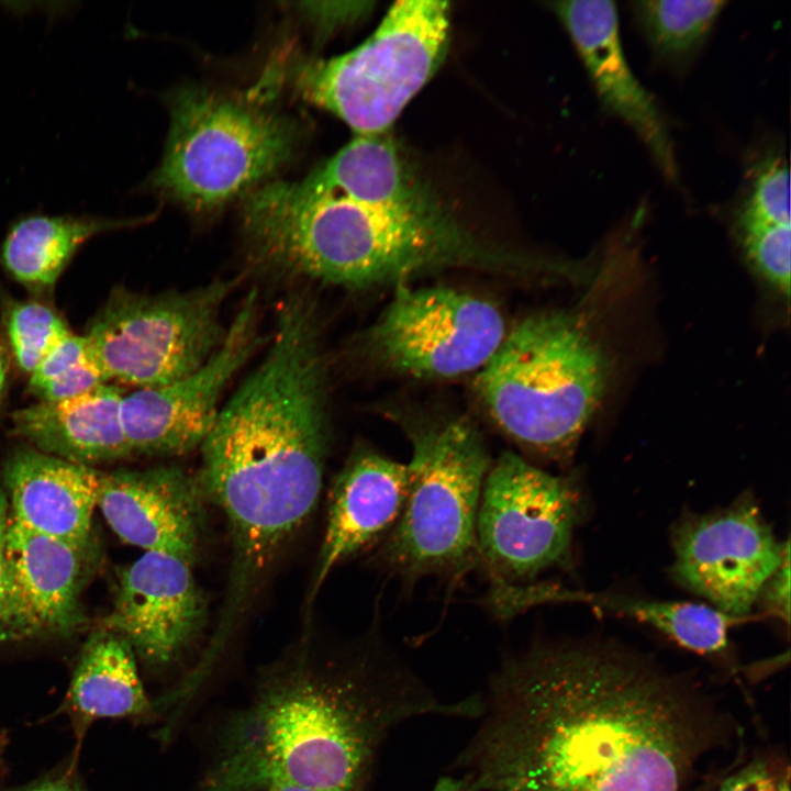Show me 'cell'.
<instances>
[{
    "label": "cell",
    "instance_id": "d590c367",
    "mask_svg": "<svg viewBox=\"0 0 791 791\" xmlns=\"http://www.w3.org/2000/svg\"><path fill=\"white\" fill-rule=\"evenodd\" d=\"M264 791H321L317 789L292 784V783H275L267 787Z\"/></svg>",
    "mask_w": 791,
    "mask_h": 791
},
{
    "label": "cell",
    "instance_id": "7402d4cb",
    "mask_svg": "<svg viewBox=\"0 0 791 791\" xmlns=\"http://www.w3.org/2000/svg\"><path fill=\"white\" fill-rule=\"evenodd\" d=\"M149 218L27 213L10 225L1 244L0 259L20 283L34 292H45L54 287L77 252L90 239L137 226Z\"/></svg>",
    "mask_w": 791,
    "mask_h": 791
},
{
    "label": "cell",
    "instance_id": "8992f818",
    "mask_svg": "<svg viewBox=\"0 0 791 791\" xmlns=\"http://www.w3.org/2000/svg\"><path fill=\"white\" fill-rule=\"evenodd\" d=\"M290 118L242 97L189 87L170 101V127L152 187L188 210L210 212L253 191L292 156Z\"/></svg>",
    "mask_w": 791,
    "mask_h": 791
},
{
    "label": "cell",
    "instance_id": "ffe728a7",
    "mask_svg": "<svg viewBox=\"0 0 791 791\" xmlns=\"http://www.w3.org/2000/svg\"><path fill=\"white\" fill-rule=\"evenodd\" d=\"M123 394L104 383L69 399L38 401L12 412L11 431L32 448L75 464L116 461L133 455L121 422Z\"/></svg>",
    "mask_w": 791,
    "mask_h": 791
},
{
    "label": "cell",
    "instance_id": "4316f807",
    "mask_svg": "<svg viewBox=\"0 0 791 791\" xmlns=\"http://www.w3.org/2000/svg\"><path fill=\"white\" fill-rule=\"evenodd\" d=\"M751 264L777 290L790 293V225H738Z\"/></svg>",
    "mask_w": 791,
    "mask_h": 791
},
{
    "label": "cell",
    "instance_id": "836d02e7",
    "mask_svg": "<svg viewBox=\"0 0 791 791\" xmlns=\"http://www.w3.org/2000/svg\"><path fill=\"white\" fill-rule=\"evenodd\" d=\"M9 502L5 491L0 487V610L3 600L5 577V544L9 523Z\"/></svg>",
    "mask_w": 791,
    "mask_h": 791
},
{
    "label": "cell",
    "instance_id": "30bf717a",
    "mask_svg": "<svg viewBox=\"0 0 791 791\" xmlns=\"http://www.w3.org/2000/svg\"><path fill=\"white\" fill-rule=\"evenodd\" d=\"M582 512L571 477L546 472L505 452L486 476L476 519L479 562L490 595L515 588L561 565Z\"/></svg>",
    "mask_w": 791,
    "mask_h": 791
},
{
    "label": "cell",
    "instance_id": "f546056e",
    "mask_svg": "<svg viewBox=\"0 0 791 791\" xmlns=\"http://www.w3.org/2000/svg\"><path fill=\"white\" fill-rule=\"evenodd\" d=\"M720 791H790L789 768L778 775L757 760L724 780Z\"/></svg>",
    "mask_w": 791,
    "mask_h": 791
},
{
    "label": "cell",
    "instance_id": "5b68a950",
    "mask_svg": "<svg viewBox=\"0 0 791 791\" xmlns=\"http://www.w3.org/2000/svg\"><path fill=\"white\" fill-rule=\"evenodd\" d=\"M609 361L580 317H525L478 371L477 393L499 428L522 447L562 457L598 408Z\"/></svg>",
    "mask_w": 791,
    "mask_h": 791
},
{
    "label": "cell",
    "instance_id": "9a60e30c",
    "mask_svg": "<svg viewBox=\"0 0 791 791\" xmlns=\"http://www.w3.org/2000/svg\"><path fill=\"white\" fill-rule=\"evenodd\" d=\"M204 615L190 565L166 553L145 552L120 571L104 630L124 638L148 666L164 667L194 638Z\"/></svg>",
    "mask_w": 791,
    "mask_h": 791
},
{
    "label": "cell",
    "instance_id": "3957f363",
    "mask_svg": "<svg viewBox=\"0 0 791 791\" xmlns=\"http://www.w3.org/2000/svg\"><path fill=\"white\" fill-rule=\"evenodd\" d=\"M381 647L346 658L296 656L269 670L222 727L194 791L292 783L366 791L387 738L408 721L464 717Z\"/></svg>",
    "mask_w": 791,
    "mask_h": 791
},
{
    "label": "cell",
    "instance_id": "e575fe53",
    "mask_svg": "<svg viewBox=\"0 0 791 791\" xmlns=\"http://www.w3.org/2000/svg\"><path fill=\"white\" fill-rule=\"evenodd\" d=\"M431 791H478L459 776L441 777Z\"/></svg>",
    "mask_w": 791,
    "mask_h": 791
},
{
    "label": "cell",
    "instance_id": "8d00e7d4",
    "mask_svg": "<svg viewBox=\"0 0 791 791\" xmlns=\"http://www.w3.org/2000/svg\"><path fill=\"white\" fill-rule=\"evenodd\" d=\"M5 746H7V739L3 735V733L0 731V778L5 772Z\"/></svg>",
    "mask_w": 791,
    "mask_h": 791
},
{
    "label": "cell",
    "instance_id": "83f0119b",
    "mask_svg": "<svg viewBox=\"0 0 791 791\" xmlns=\"http://www.w3.org/2000/svg\"><path fill=\"white\" fill-rule=\"evenodd\" d=\"M86 357L85 336L71 332L47 353L30 374L29 392L36 397L47 385L80 364Z\"/></svg>",
    "mask_w": 791,
    "mask_h": 791
},
{
    "label": "cell",
    "instance_id": "277c9868",
    "mask_svg": "<svg viewBox=\"0 0 791 791\" xmlns=\"http://www.w3.org/2000/svg\"><path fill=\"white\" fill-rule=\"evenodd\" d=\"M242 229L261 265L349 289L398 286L448 268L510 275L537 259L474 235L434 194L410 203L355 199L316 181H272L243 198Z\"/></svg>",
    "mask_w": 791,
    "mask_h": 791
},
{
    "label": "cell",
    "instance_id": "4fadbf2b",
    "mask_svg": "<svg viewBox=\"0 0 791 791\" xmlns=\"http://www.w3.org/2000/svg\"><path fill=\"white\" fill-rule=\"evenodd\" d=\"M671 573L723 613L743 617L790 555L754 501L680 520L672 530Z\"/></svg>",
    "mask_w": 791,
    "mask_h": 791
},
{
    "label": "cell",
    "instance_id": "d6a6232c",
    "mask_svg": "<svg viewBox=\"0 0 791 791\" xmlns=\"http://www.w3.org/2000/svg\"><path fill=\"white\" fill-rule=\"evenodd\" d=\"M77 757L35 781L10 791H87L76 770Z\"/></svg>",
    "mask_w": 791,
    "mask_h": 791
},
{
    "label": "cell",
    "instance_id": "52a82bcc",
    "mask_svg": "<svg viewBox=\"0 0 791 791\" xmlns=\"http://www.w3.org/2000/svg\"><path fill=\"white\" fill-rule=\"evenodd\" d=\"M412 456L403 511L379 557L405 581L459 580L479 564L476 519L492 464L483 438L465 419L409 430Z\"/></svg>",
    "mask_w": 791,
    "mask_h": 791
},
{
    "label": "cell",
    "instance_id": "5bb4252c",
    "mask_svg": "<svg viewBox=\"0 0 791 791\" xmlns=\"http://www.w3.org/2000/svg\"><path fill=\"white\" fill-rule=\"evenodd\" d=\"M88 547L36 533L9 515L0 640L65 636L81 625Z\"/></svg>",
    "mask_w": 791,
    "mask_h": 791
},
{
    "label": "cell",
    "instance_id": "484cf974",
    "mask_svg": "<svg viewBox=\"0 0 791 791\" xmlns=\"http://www.w3.org/2000/svg\"><path fill=\"white\" fill-rule=\"evenodd\" d=\"M789 168L781 157L770 158L757 174L738 225H790Z\"/></svg>",
    "mask_w": 791,
    "mask_h": 791
},
{
    "label": "cell",
    "instance_id": "f1b7e54d",
    "mask_svg": "<svg viewBox=\"0 0 791 791\" xmlns=\"http://www.w3.org/2000/svg\"><path fill=\"white\" fill-rule=\"evenodd\" d=\"M108 383L96 363L88 356L69 371L47 385L36 398L40 401H58L82 394Z\"/></svg>",
    "mask_w": 791,
    "mask_h": 791
},
{
    "label": "cell",
    "instance_id": "1f68e13d",
    "mask_svg": "<svg viewBox=\"0 0 791 791\" xmlns=\"http://www.w3.org/2000/svg\"><path fill=\"white\" fill-rule=\"evenodd\" d=\"M304 4L307 14L309 13L314 21H320L323 30L333 29L341 23L344 24L363 16L370 5L369 2H332L330 3L331 8L326 7L325 2Z\"/></svg>",
    "mask_w": 791,
    "mask_h": 791
},
{
    "label": "cell",
    "instance_id": "44dd1931",
    "mask_svg": "<svg viewBox=\"0 0 791 791\" xmlns=\"http://www.w3.org/2000/svg\"><path fill=\"white\" fill-rule=\"evenodd\" d=\"M152 711L131 646L115 633L96 632L81 649L58 711L70 718L78 743L94 721Z\"/></svg>",
    "mask_w": 791,
    "mask_h": 791
},
{
    "label": "cell",
    "instance_id": "74e56055",
    "mask_svg": "<svg viewBox=\"0 0 791 791\" xmlns=\"http://www.w3.org/2000/svg\"><path fill=\"white\" fill-rule=\"evenodd\" d=\"M7 380V365L3 355L0 350V400L3 394L4 386Z\"/></svg>",
    "mask_w": 791,
    "mask_h": 791
},
{
    "label": "cell",
    "instance_id": "ac0fdd59",
    "mask_svg": "<svg viewBox=\"0 0 791 791\" xmlns=\"http://www.w3.org/2000/svg\"><path fill=\"white\" fill-rule=\"evenodd\" d=\"M409 486L408 464L368 449L350 456L331 490L311 600L339 562L389 535L403 511Z\"/></svg>",
    "mask_w": 791,
    "mask_h": 791
},
{
    "label": "cell",
    "instance_id": "7a4b0ae2",
    "mask_svg": "<svg viewBox=\"0 0 791 791\" xmlns=\"http://www.w3.org/2000/svg\"><path fill=\"white\" fill-rule=\"evenodd\" d=\"M327 366L315 301L290 293L257 367L200 445L204 498L229 520L233 562L218 633L229 636L281 547L313 511L328 448Z\"/></svg>",
    "mask_w": 791,
    "mask_h": 791
},
{
    "label": "cell",
    "instance_id": "cb8c5ba5",
    "mask_svg": "<svg viewBox=\"0 0 791 791\" xmlns=\"http://www.w3.org/2000/svg\"><path fill=\"white\" fill-rule=\"evenodd\" d=\"M726 1L647 0L633 11L654 52L678 62L693 55L706 38Z\"/></svg>",
    "mask_w": 791,
    "mask_h": 791
},
{
    "label": "cell",
    "instance_id": "9c48e42d",
    "mask_svg": "<svg viewBox=\"0 0 791 791\" xmlns=\"http://www.w3.org/2000/svg\"><path fill=\"white\" fill-rule=\"evenodd\" d=\"M241 276L189 290L141 293L115 288L85 336L88 356L108 383L165 386L205 361L227 326L222 310Z\"/></svg>",
    "mask_w": 791,
    "mask_h": 791
},
{
    "label": "cell",
    "instance_id": "603a6c76",
    "mask_svg": "<svg viewBox=\"0 0 791 791\" xmlns=\"http://www.w3.org/2000/svg\"><path fill=\"white\" fill-rule=\"evenodd\" d=\"M590 602L647 624L699 654H713L725 648L729 628L745 620L695 602L615 595H592Z\"/></svg>",
    "mask_w": 791,
    "mask_h": 791
},
{
    "label": "cell",
    "instance_id": "d6986e66",
    "mask_svg": "<svg viewBox=\"0 0 791 791\" xmlns=\"http://www.w3.org/2000/svg\"><path fill=\"white\" fill-rule=\"evenodd\" d=\"M99 476L93 467L18 449L3 475L10 515L36 533L88 546Z\"/></svg>",
    "mask_w": 791,
    "mask_h": 791
},
{
    "label": "cell",
    "instance_id": "8fae6325",
    "mask_svg": "<svg viewBox=\"0 0 791 791\" xmlns=\"http://www.w3.org/2000/svg\"><path fill=\"white\" fill-rule=\"evenodd\" d=\"M504 337L503 316L490 301L447 287L400 285L366 343L397 372L447 379L479 371Z\"/></svg>",
    "mask_w": 791,
    "mask_h": 791
},
{
    "label": "cell",
    "instance_id": "e0dca14e",
    "mask_svg": "<svg viewBox=\"0 0 791 791\" xmlns=\"http://www.w3.org/2000/svg\"><path fill=\"white\" fill-rule=\"evenodd\" d=\"M552 7L568 31L604 107L633 129L662 174L676 180L672 140L653 97L625 58L614 2L569 0L553 2Z\"/></svg>",
    "mask_w": 791,
    "mask_h": 791
},
{
    "label": "cell",
    "instance_id": "7c38bea8",
    "mask_svg": "<svg viewBox=\"0 0 791 791\" xmlns=\"http://www.w3.org/2000/svg\"><path fill=\"white\" fill-rule=\"evenodd\" d=\"M259 299L252 289L215 352L199 367L157 388L121 399V422L132 454L181 455L200 447L213 427L222 396L259 349Z\"/></svg>",
    "mask_w": 791,
    "mask_h": 791
},
{
    "label": "cell",
    "instance_id": "6da1fadb",
    "mask_svg": "<svg viewBox=\"0 0 791 791\" xmlns=\"http://www.w3.org/2000/svg\"><path fill=\"white\" fill-rule=\"evenodd\" d=\"M456 757L478 791H680L718 722L683 678L609 643L503 659Z\"/></svg>",
    "mask_w": 791,
    "mask_h": 791
},
{
    "label": "cell",
    "instance_id": "4dcf8cb0",
    "mask_svg": "<svg viewBox=\"0 0 791 791\" xmlns=\"http://www.w3.org/2000/svg\"><path fill=\"white\" fill-rule=\"evenodd\" d=\"M762 597L766 608L776 616L789 623L790 616V555L765 583L759 598Z\"/></svg>",
    "mask_w": 791,
    "mask_h": 791
},
{
    "label": "cell",
    "instance_id": "2e32d148",
    "mask_svg": "<svg viewBox=\"0 0 791 791\" xmlns=\"http://www.w3.org/2000/svg\"><path fill=\"white\" fill-rule=\"evenodd\" d=\"M203 498L198 478L177 467L100 471L97 506L123 542L191 566L201 536Z\"/></svg>",
    "mask_w": 791,
    "mask_h": 791
},
{
    "label": "cell",
    "instance_id": "d4e9b609",
    "mask_svg": "<svg viewBox=\"0 0 791 791\" xmlns=\"http://www.w3.org/2000/svg\"><path fill=\"white\" fill-rule=\"evenodd\" d=\"M3 322L14 359L29 375L71 333L56 311L36 301L8 302Z\"/></svg>",
    "mask_w": 791,
    "mask_h": 791
},
{
    "label": "cell",
    "instance_id": "ba28073f",
    "mask_svg": "<svg viewBox=\"0 0 791 791\" xmlns=\"http://www.w3.org/2000/svg\"><path fill=\"white\" fill-rule=\"evenodd\" d=\"M449 2L401 0L354 49L303 64L301 96L344 121L355 135L390 131L445 58Z\"/></svg>",
    "mask_w": 791,
    "mask_h": 791
}]
</instances>
